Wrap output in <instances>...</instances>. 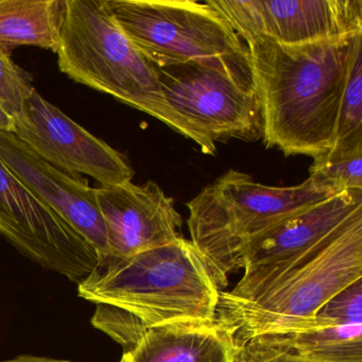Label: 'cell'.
I'll use <instances>...</instances> for the list:
<instances>
[{"instance_id": "5", "label": "cell", "mask_w": 362, "mask_h": 362, "mask_svg": "<svg viewBox=\"0 0 362 362\" xmlns=\"http://www.w3.org/2000/svg\"><path fill=\"white\" fill-rule=\"evenodd\" d=\"M114 22L156 66L198 63L254 88L247 46L206 3L105 0Z\"/></svg>"}, {"instance_id": "21", "label": "cell", "mask_w": 362, "mask_h": 362, "mask_svg": "<svg viewBox=\"0 0 362 362\" xmlns=\"http://www.w3.org/2000/svg\"><path fill=\"white\" fill-rule=\"evenodd\" d=\"M235 362H308L296 354L274 345L264 342L258 338L247 341L237 347Z\"/></svg>"}, {"instance_id": "20", "label": "cell", "mask_w": 362, "mask_h": 362, "mask_svg": "<svg viewBox=\"0 0 362 362\" xmlns=\"http://www.w3.org/2000/svg\"><path fill=\"white\" fill-rule=\"evenodd\" d=\"M315 315L338 323L362 322V279L328 300Z\"/></svg>"}, {"instance_id": "16", "label": "cell", "mask_w": 362, "mask_h": 362, "mask_svg": "<svg viewBox=\"0 0 362 362\" xmlns=\"http://www.w3.org/2000/svg\"><path fill=\"white\" fill-rule=\"evenodd\" d=\"M308 362H362V322L256 337Z\"/></svg>"}, {"instance_id": "8", "label": "cell", "mask_w": 362, "mask_h": 362, "mask_svg": "<svg viewBox=\"0 0 362 362\" xmlns=\"http://www.w3.org/2000/svg\"><path fill=\"white\" fill-rule=\"evenodd\" d=\"M171 109L213 141H255L264 135L257 92L221 71L198 63L156 66Z\"/></svg>"}, {"instance_id": "11", "label": "cell", "mask_w": 362, "mask_h": 362, "mask_svg": "<svg viewBox=\"0 0 362 362\" xmlns=\"http://www.w3.org/2000/svg\"><path fill=\"white\" fill-rule=\"evenodd\" d=\"M14 134L40 158L71 175H86L107 186L132 182L128 158L97 139L37 90L14 119Z\"/></svg>"}, {"instance_id": "4", "label": "cell", "mask_w": 362, "mask_h": 362, "mask_svg": "<svg viewBox=\"0 0 362 362\" xmlns=\"http://www.w3.org/2000/svg\"><path fill=\"white\" fill-rule=\"evenodd\" d=\"M332 196L337 194L309 177L298 185L279 187L230 170L186 204L189 241L223 291L230 275L239 270V254L250 238Z\"/></svg>"}, {"instance_id": "23", "label": "cell", "mask_w": 362, "mask_h": 362, "mask_svg": "<svg viewBox=\"0 0 362 362\" xmlns=\"http://www.w3.org/2000/svg\"><path fill=\"white\" fill-rule=\"evenodd\" d=\"M0 131L14 132V119L0 107Z\"/></svg>"}, {"instance_id": "2", "label": "cell", "mask_w": 362, "mask_h": 362, "mask_svg": "<svg viewBox=\"0 0 362 362\" xmlns=\"http://www.w3.org/2000/svg\"><path fill=\"white\" fill-rule=\"evenodd\" d=\"M358 35L303 45H283L266 37L247 44L267 147L313 158L334 147Z\"/></svg>"}, {"instance_id": "3", "label": "cell", "mask_w": 362, "mask_h": 362, "mask_svg": "<svg viewBox=\"0 0 362 362\" xmlns=\"http://www.w3.org/2000/svg\"><path fill=\"white\" fill-rule=\"evenodd\" d=\"M58 65L77 83L113 96L160 120L214 156L216 144L203 136L165 99L156 65L110 16L105 0H66Z\"/></svg>"}, {"instance_id": "6", "label": "cell", "mask_w": 362, "mask_h": 362, "mask_svg": "<svg viewBox=\"0 0 362 362\" xmlns=\"http://www.w3.org/2000/svg\"><path fill=\"white\" fill-rule=\"evenodd\" d=\"M362 279V219L252 302L218 305L217 319L232 328L237 347L256 337L337 325L317 313Z\"/></svg>"}, {"instance_id": "9", "label": "cell", "mask_w": 362, "mask_h": 362, "mask_svg": "<svg viewBox=\"0 0 362 362\" xmlns=\"http://www.w3.org/2000/svg\"><path fill=\"white\" fill-rule=\"evenodd\" d=\"M0 234L21 253L79 285L98 264L94 247L0 160Z\"/></svg>"}, {"instance_id": "17", "label": "cell", "mask_w": 362, "mask_h": 362, "mask_svg": "<svg viewBox=\"0 0 362 362\" xmlns=\"http://www.w3.org/2000/svg\"><path fill=\"white\" fill-rule=\"evenodd\" d=\"M358 146H362V33L356 37L354 43L332 148Z\"/></svg>"}, {"instance_id": "1", "label": "cell", "mask_w": 362, "mask_h": 362, "mask_svg": "<svg viewBox=\"0 0 362 362\" xmlns=\"http://www.w3.org/2000/svg\"><path fill=\"white\" fill-rule=\"evenodd\" d=\"M219 292L206 264L187 239L127 258H103L78 285L94 303L95 328L134 346L149 328L217 319Z\"/></svg>"}, {"instance_id": "18", "label": "cell", "mask_w": 362, "mask_h": 362, "mask_svg": "<svg viewBox=\"0 0 362 362\" xmlns=\"http://www.w3.org/2000/svg\"><path fill=\"white\" fill-rule=\"evenodd\" d=\"M309 179L337 194L362 190V146L332 148L313 158Z\"/></svg>"}, {"instance_id": "10", "label": "cell", "mask_w": 362, "mask_h": 362, "mask_svg": "<svg viewBox=\"0 0 362 362\" xmlns=\"http://www.w3.org/2000/svg\"><path fill=\"white\" fill-rule=\"evenodd\" d=\"M245 45L260 37L283 45L349 39L362 33V0H207Z\"/></svg>"}, {"instance_id": "12", "label": "cell", "mask_w": 362, "mask_h": 362, "mask_svg": "<svg viewBox=\"0 0 362 362\" xmlns=\"http://www.w3.org/2000/svg\"><path fill=\"white\" fill-rule=\"evenodd\" d=\"M0 160L96 251L98 262L109 255L105 222L95 188L82 175L65 173L40 158L13 132L0 131Z\"/></svg>"}, {"instance_id": "14", "label": "cell", "mask_w": 362, "mask_h": 362, "mask_svg": "<svg viewBox=\"0 0 362 362\" xmlns=\"http://www.w3.org/2000/svg\"><path fill=\"white\" fill-rule=\"evenodd\" d=\"M232 328L214 321L179 322L149 328L120 362H235Z\"/></svg>"}, {"instance_id": "15", "label": "cell", "mask_w": 362, "mask_h": 362, "mask_svg": "<svg viewBox=\"0 0 362 362\" xmlns=\"http://www.w3.org/2000/svg\"><path fill=\"white\" fill-rule=\"evenodd\" d=\"M66 0H0V49L20 46L58 52Z\"/></svg>"}, {"instance_id": "19", "label": "cell", "mask_w": 362, "mask_h": 362, "mask_svg": "<svg viewBox=\"0 0 362 362\" xmlns=\"http://www.w3.org/2000/svg\"><path fill=\"white\" fill-rule=\"evenodd\" d=\"M35 90L31 76L13 62L11 54L0 49V107L16 119Z\"/></svg>"}, {"instance_id": "7", "label": "cell", "mask_w": 362, "mask_h": 362, "mask_svg": "<svg viewBox=\"0 0 362 362\" xmlns=\"http://www.w3.org/2000/svg\"><path fill=\"white\" fill-rule=\"evenodd\" d=\"M360 219L362 190H351L320 201L252 237L239 254L243 276L230 291L219 292L218 305L259 298Z\"/></svg>"}, {"instance_id": "13", "label": "cell", "mask_w": 362, "mask_h": 362, "mask_svg": "<svg viewBox=\"0 0 362 362\" xmlns=\"http://www.w3.org/2000/svg\"><path fill=\"white\" fill-rule=\"evenodd\" d=\"M110 258H127L181 238L175 200L152 181L95 188ZM105 257V258H107Z\"/></svg>"}, {"instance_id": "22", "label": "cell", "mask_w": 362, "mask_h": 362, "mask_svg": "<svg viewBox=\"0 0 362 362\" xmlns=\"http://www.w3.org/2000/svg\"><path fill=\"white\" fill-rule=\"evenodd\" d=\"M0 362H77L71 360L54 359L49 357H39V356L21 355L13 359L5 360Z\"/></svg>"}]
</instances>
